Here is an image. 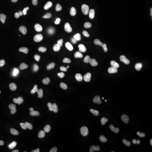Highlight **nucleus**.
Returning a JSON list of instances; mask_svg holds the SVG:
<instances>
[{"label":"nucleus","instance_id":"obj_1","mask_svg":"<svg viewBox=\"0 0 152 152\" xmlns=\"http://www.w3.org/2000/svg\"><path fill=\"white\" fill-rule=\"evenodd\" d=\"M86 74L84 69L77 68L72 69L68 75V80L72 84L77 85L83 81L86 78Z\"/></svg>","mask_w":152,"mask_h":152},{"label":"nucleus","instance_id":"obj_2","mask_svg":"<svg viewBox=\"0 0 152 152\" xmlns=\"http://www.w3.org/2000/svg\"><path fill=\"white\" fill-rule=\"evenodd\" d=\"M129 55L131 62L135 65H141L144 63V57L141 54L139 48L136 45L131 47Z\"/></svg>","mask_w":152,"mask_h":152},{"label":"nucleus","instance_id":"obj_3","mask_svg":"<svg viewBox=\"0 0 152 152\" xmlns=\"http://www.w3.org/2000/svg\"><path fill=\"white\" fill-rule=\"evenodd\" d=\"M39 62L48 69H51L54 64V59L53 55L49 52L43 51L38 55Z\"/></svg>","mask_w":152,"mask_h":152},{"label":"nucleus","instance_id":"obj_4","mask_svg":"<svg viewBox=\"0 0 152 152\" xmlns=\"http://www.w3.org/2000/svg\"><path fill=\"white\" fill-rule=\"evenodd\" d=\"M71 60L76 64H82L85 60V55L81 50L78 48H71L69 52Z\"/></svg>","mask_w":152,"mask_h":152},{"label":"nucleus","instance_id":"obj_5","mask_svg":"<svg viewBox=\"0 0 152 152\" xmlns=\"http://www.w3.org/2000/svg\"><path fill=\"white\" fill-rule=\"evenodd\" d=\"M105 11V6L101 3H96L93 6L88 12V17L91 19H96L99 16L102 15Z\"/></svg>","mask_w":152,"mask_h":152},{"label":"nucleus","instance_id":"obj_6","mask_svg":"<svg viewBox=\"0 0 152 152\" xmlns=\"http://www.w3.org/2000/svg\"><path fill=\"white\" fill-rule=\"evenodd\" d=\"M12 36V33L10 29L5 27L0 28V41L6 47L10 46Z\"/></svg>","mask_w":152,"mask_h":152},{"label":"nucleus","instance_id":"obj_7","mask_svg":"<svg viewBox=\"0 0 152 152\" xmlns=\"http://www.w3.org/2000/svg\"><path fill=\"white\" fill-rule=\"evenodd\" d=\"M56 133L55 129H52L49 125H45L41 129L38 133V136L42 140H47L55 136Z\"/></svg>","mask_w":152,"mask_h":152},{"label":"nucleus","instance_id":"obj_8","mask_svg":"<svg viewBox=\"0 0 152 152\" xmlns=\"http://www.w3.org/2000/svg\"><path fill=\"white\" fill-rule=\"evenodd\" d=\"M39 103L44 104L50 107H55L57 104V99L54 95L50 94H43L39 96L38 98Z\"/></svg>","mask_w":152,"mask_h":152},{"label":"nucleus","instance_id":"obj_9","mask_svg":"<svg viewBox=\"0 0 152 152\" xmlns=\"http://www.w3.org/2000/svg\"><path fill=\"white\" fill-rule=\"evenodd\" d=\"M133 96L140 102H144L147 99V94L144 90L138 85H133L131 88Z\"/></svg>","mask_w":152,"mask_h":152},{"label":"nucleus","instance_id":"obj_10","mask_svg":"<svg viewBox=\"0 0 152 152\" xmlns=\"http://www.w3.org/2000/svg\"><path fill=\"white\" fill-rule=\"evenodd\" d=\"M106 98L109 103H116L121 98V93L115 88H112L109 90L107 93Z\"/></svg>","mask_w":152,"mask_h":152},{"label":"nucleus","instance_id":"obj_11","mask_svg":"<svg viewBox=\"0 0 152 152\" xmlns=\"http://www.w3.org/2000/svg\"><path fill=\"white\" fill-rule=\"evenodd\" d=\"M140 28L144 32H148L152 29V19L150 15L144 14L141 17Z\"/></svg>","mask_w":152,"mask_h":152},{"label":"nucleus","instance_id":"obj_12","mask_svg":"<svg viewBox=\"0 0 152 152\" xmlns=\"http://www.w3.org/2000/svg\"><path fill=\"white\" fill-rule=\"evenodd\" d=\"M110 130V128L108 125H104L99 128L97 130L94 132V137L95 140H100L103 137H105L108 135Z\"/></svg>","mask_w":152,"mask_h":152},{"label":"nucleus","instance_id":"obj_13","mask_svg":"<svg viewBox=\"0 0 152 152\" xmlns=\"http://www.w3.org/2000/svg\"><path fill=\"white\" fill-rule=\"evenodd\" d=\"M124 18V14L122 11L117 7L113 8L112 12V21L113 23L121 22Z\"/></svg>","mask_w":152,"mask_h":152},{"label":"nucleus","instance_id":"obj_14","mask_svg":"<svg viewBox=\"0 0 152 152\" xmlns=\"http://www.w3.org/2000/svg\"><path fill=\"white\" fill-rule=\"evenodd\" d=\"M103 33V29L100 26H95L86 32V35L88 37H99Z\"/></svg>","mask_w":152,"mask_h":152},{"label":"nucleus","instance_id":"obj_15","mask_svg":"<svg viewBox=\"0 0 152 152\" xmlns=\"http://www.w3.org/2000/svg\"><path fill=\"white\" fill-rule=\"evenodd\" d=\"M77 100L79 103L86 104V105H88L92 103L93 101V97L92 96L88 94H81L77 96Z\"/></svg>","mask_w":152,"mask_h":152},{"label":"nucleus","instance_id":"obj_16","mask_svg":"<svg viewBox=\"0 0 152 152\" xmlns=\"http://www.w3.org/2000/svg\"><path fill=\"white\" fill-rule=\"evenodd\" d=\"M78 135L76 130L72 128L68 129L66 132V141L69 144H73L77 140Z\"/></svg>","mask_w":152,"mask_h":152},{"label":"nucleus","instance_id":"obj_17","mask_svg":"<svg viewBox=\"0 0 152 152\" xmlns=\"http://www.w3.org/2000/svg\"><path fill=\"white\" fill-rule=\"evenodd\" d=\"M96 63L99 68L101 69L105 68L108 65V58L105 55H100L97 58Z\"/></svg>","mask_w":152,"mask_h":152},{"label":"nucleus","instance_id":"obj_18","mask_svg":"<svg viewBox=\"0 0 152 152\" xmlns=\"http://www.w3.org/2000/svg\"><path fill=\"white\" fill-rule=\"evenodd\" d=\"M38 146V141L34 137H30L28 139L26 149L28 152H33Z\"/></svg>","mask_w":152,"mask_h":152},{"label":"nucleus","instance_id":"obj_19","mask_svg":"<svg viewBox=\"0 0 152 152\" xmlns=\"http://www.w3.org/2000/svg\"><path fill=\"white\" fill-rule=\"evenodd\" d=\"M126 123L128 126H140L142 125L141 120L135 115H131L129 117L126 121Z\"/></svg>","mask_w":152,"mask_h":152},{"label":"nucleus","instance_id":"obj_20","mask_svg":"<svg viewBox=\"0 0 152 152\" xmlns=\"http://www.w3.org/2000/svg\"><path fill=\"white\" fill-rule=\"evenodd\" d=\"M68 116L73 122L77 124L80 118L81 113L77 109H72L68 112Z\"/></svg>","mask_w":152,"mask_h":152},{"label":"nucleus","instance_id":"obj_21","mask_svg":"<svg viewBox=\"0 0 152 152\" xmlns=\"http://www.w3.org/2000/svg\"><path fill=\"white\" fill-rule=\"evenodd\" d=\"M11 124L7 119H2L0 121V133L5 134L10 129Z\"/></svg>","mask_w":152,"mask_h":152},{"label":"nucleus","instance_id":"obj_22","mask_svg":"<svg viewBox=\"0 0 152 152\" xmlns=\"http://www.w3.org/2000/svg\"><path fill=\"white\" fill-rule=\"evenodd\" d=\"M58 18V15L56 14H54L52 15L49 16L45 22L46 29L49 31L53 29L54 28V22L57 20Z\"/></svg>","mask_w":152,"mask_h":152},{"label":"nucleus","instance_id":"obj_23","mask_svg":"<svg viewBox=\"0 0 152 152\" xmlns=\"http://www.w3.org/2000/svg\"><path fill=\"white\" fill-rule=\"evenodd\" d=\"M127 84L126 79L123 78L118 80L115 82V88H117L121 94L125 92V88Z\"/></svg>","mask_w":152,"mask_h":152},{"label":"nucleus","instance_id":"obj_24","mask_svg":"<svg viewBox=\"0 0 152 152\" xmlns=\"http://www.w3.org/2000/svg\"><path fill=\"white\" fill-rule=\"evenodd\" d=\"M120 138L122 141L129 143H132L134 141V137L127 132H123L120 135Z\"/></svg>","mask_w":152,"mask_h":152},{"label":"nucleus","instance_id":"obj_25","mask_svg":"<svg viewBox=\"0 0 152 152\" xmlns=\"http://www.w3.org/2000/svg\"><path fill=\"white\" fill-rule=\"evenodd\" d=\"M121 42V38L119 36H114L109 44V46L111 49H117L120 46Z\"/></svg>","mask_w":152,"mask_h":152},{"label":"nucleus","instance_id":"obj_26","mask_svg":"<svg viewBox=\"0 0 152 152\" xmlns=\"http://www.w3.org/2000/svg\"><path fill=\"white\" fill-rule=\"evenodd\" d=\"M29 34H31V36L33 37H37L39 34V33L41 32L39 29L37 24H34V25L31 26L29 28Z\"/></svg>","mask_w":152,"mask_h":152},{"label":"nucleus","instance_id":"obj_27","mask_svg":"<svg viewBox=\"0 0 152 152\" xmlns=\"http://www.w3.org/2000/svg\"><path fill=\"white\" fill-rule=\"evenodd\" d=\"M64 6L65 9L68 11L73 10L76 7L75 0H65Z\"/></svg>","mask_w":152,"mask_h":152},{"label":"nucleus","instance_id":"obj_28","mask_svg":"<svg viewBox=\"0 0 152 152\" xmlns=\"http://www.w3.org/2000/svg\"><path fill=\"white\" fill-rule=\"evenodd\" d=\"M115 150L117 152H129V148L125 144L118 145L115 147Z\"/></svg>","mask_w":152,"mask_h":152},{"label":"nucleus","instance_id":"obj_29","mask_svg":"<svg viewBox=\"0 0 152 152\" xmlns=\"http://www.w3.org/2000/svg\"><path fill=\"white\" fill-rule=\"evenodd\" d=\"M142 82L144 85L148 87H151L152 86V79L147 75L144 77L142 79Z\"/></svg>","mask_w":152,"mask_h":152},{"label":"nucleus","instance_id":"obj_30","mask_svg":"<svg viewBox=\"0 0 152 152\" xmlns=\"http://www.w3.org/2000/svg\"><path fill=\"white\" fill-rule=\"evenodd\" d=\"M37 25H38V28H39V29L40 32H44L45 31V29H46L45 23L40 22V23H38Z\"/></svg>","mask_w":152,"mask_h":152},{"label":"nucleus","instance_id":"obj_31","mask_svg":"<svg viewBox=\"0 0 152 152\" xmlns=\"http://www.w3.org/2000/svg\"><path fill=\"white\" fill-rule=\"evenodd\" d=\"M36 0H23V3L27 5H31L33 4Z\"/></svg>","mask_w":152,"mask_h":152},{"label":"nucleus","instance_id":"obj_32","mask_svg":"<svg viewBox=\"0 0 152 152\" xmlns=\"http://www.w3.org/2000/svg\"><path fill=\"white\" fill-rule=\"evenodd\" d=\"M147 75L152 79V68H151L147 72Z\"/></svg>","mask_w":152,"mask_h":152},{"label":"nucleus","instance_id":"obj_33","mask_svg":"<svg viewBox=\"0 0 152 152\" xmlns=\"http://www.w3.org/2000/svg\"><path fill=\"white\" fill-rule=\"evenodd\" d=\"M148 111H149V114H151V115H152V104L149 107V110H148Z\"/></svg>","mask_w":152,"mask_h":152},{"label":"nucleus","instance_id":"obj_34","mask_svg":"<svg viewBox=\"0 0 152 152\" xmlns=\"http://www.w3.org/2000/svg\"><path fill=\"white\" fill-rule=\"evenodd\" d=\"M138 134H139V132H138L137 131H135V132H134V133L132 135L135 137H136V136H137V135H138Z\"/></svg>","mask_w":152,"mask_h":152},{"label":"nucleus","instance_id":"obj_35","mask_svg":"<svg viewBox=\"0 0 152 152\" xmlns=\"http://www.w3.org/2000/svg\"><path fill=\"white\" fill-rule=\"evenodd\" d=\"M38 72H39V73H41V71H38Z\"/></svg>","mask_w":152,"mask_h":152},{"label":"nucleus","instance_id":"obj_36","mask_svg":"<svg viewBox=\"0 0 152 152\" xmlns=\"http://www.w3.org/2000/svg\"><path fill=\"white\" fill-rule=\"evenodd\" d=\"M151 152H152V150H151Z\"/></svg>","mask_w":152,"mask_h":152}]
</instances>
